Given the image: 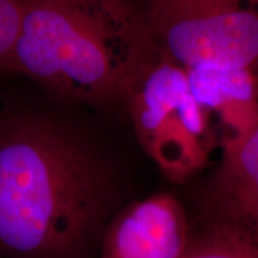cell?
Wrapping results in <instances>:
<instances>
[{"label":"cell","mask_w":258,"mask_h":258,"mask_svg":"<svg viewBox=\"0 0 258 258\" xmlns=\"http://www.w3.org/2000/svg\"><path fill=\"white\" fill-rule=\"evenodd\" d=\"M66 105L0 101V258L96 257L128 203L117 159Z\"/></svg>","instance_id":"6da1fadb"},{"label":"cell","mask_w":258,"mask_h":258,"mask_svg":"<svg viewBox=\"0 0 258 258\" xmlns=\"http://www.w3.org/2000/svg\"><path fill=\"white\" fill-rule=\"evenodd\" d=\"M158 54L135 0H23L6 73L72 105L122 104Z\"/></svg>","instance_id":"7a4b0ae2"},{"label":"cell","mask_w":258,"mask_h":258,"mask_svg":"<svg viewBox=\"0 0 258 258\" xmlns=\"http://www.w3.org/2000/svg\"><path fill=\"white\" fill-rule=\"evenodd\" d=\"M122 105L140 147L171 182L195 176L218 147L186 71L159 53L138 74Z\"/></svg>","instance_id":"3957f363"},{"label":"cell","mask_w":258,"mask_h":258,"mask_svg":"<svg viewBox=\"0 0 258 258\" xmlns=\"http://www.w3.org/2000/svg\"><path fill=\"white\" fill-rule=\"evenodd\" d=\"M164 57L184 70L258 66V0H135Z\"/></svg>","instance_id":"277c9868"},{"label":"cell","mask_w":258,"mask_h":258,"mask_svg":"<svg viewBox=\"0 0 258 258\" xmlns=\"http://www.w3.org/2000/svg\"><path fill=\"white\" fill-rule=\"evenodd\" d=\"M200 225L231 232L258 245V124L222 148L201 194Z\"/></svg>","instance_id":"5b68a950"},{"label":"cell","mask_w":258,"mask_h":258,"mask_svg":"<svg viewBox=\"0 0 258 258\" xmlns=\"http://www.w3.org/2000/svg\"><path fill=\"white\" fill-rule=\"evenodd\" d=\"M191 226L183 205L169 192L128 202L108 225L99 258H180Z\"/></svg>","instance_id":"8992f818"},{"label":"cell","mask_w":258,"mask_h":258,"mask_svg":"<svg viewBox=\"0 0 258 258\" xmlns=\"http://www.w3.org/2000/svg\"><path fill=\"white\" fill-rule=\"evenodd\" d=\"M185 71L194 98L220 151L258 124V66Z\"/></svg>","instance_id":"52a82bcc"},{"label":"cell","mask_w":258,"mask_h":258,"mask_svg":"<svg viewBox=\"0 0 258 258\" xmlns=\"http://www.w3.org/2000/svg\"><path fill=\"white\" fill-rule=\"evenodd\" d=\"M180 258H258V245L231 232L200 225Z\"/></svg>","instance_id":"ba28073f"},{"label":"cell","mask_w":258,"mask_h":258,"mask_svg":"<svg viewBox=\"0 0 258 258\" xmlns=\"http://www.w3.org/2000/svg\"><path fill=\"white\" fill-rule=\"evenodd\" d=\"M23 0H0V73H6L19 32Z\"/></svg>","instance_id":"9c48e42d"}]
</instances>
